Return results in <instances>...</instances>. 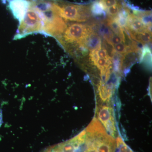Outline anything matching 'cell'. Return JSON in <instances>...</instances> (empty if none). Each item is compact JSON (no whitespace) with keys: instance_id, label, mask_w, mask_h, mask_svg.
I'll return each instance as SVG.
<instances>
[{"instance_id":"6da1fadb","label":"cell","mask_w":152,"mask_h":152,"mask_svg":"<svg viewBox=\"0 0 152 152\" xmlns=\"http://www.w3.org/2000/svg\"><path fill=\"white\" fill-rule=\"evenodd\" d=\"M115 138L94 118L86 129L77 136L41 152H121L120 142Z\"/></svg>"},{"instance_id":"7a4b0ae2","label":"cell","mask_w":152,"mask_h":152,"mask_svg":"<svg viewBox=\"0 0 152 152\" xmlns=\"http://www.w3.org/2000/svg\"><path fill=\"white\" fill-rule=\"evenodd\" d=\"M54 11L65 20L84 22L91 14V6L77 4L61 0H52Z\"/></svg>"},{"instance_id":"3957f363","label":"cell","mask_w":152,"mask_h":152,"mask_svg":"<svg viewBox=\"0 0 152 152\" xmlns=\"http://www.w3.org/2000/svg\"><path fill=\"white\" fill-rule=\"evenodd\" d=\"M43 26V21L40 14L31 2L24 17L19 23L14 39H20L33 34H42Z\"/></svg>"},{"instance_id":"277c9868","label":"cell","mask_w":152,"mask_h":152,"mask_svg":"<svg viewBox=\"0 0 152 152\" xmlns=\"http://www.w3.org/2000/svg\"><path fill=\"white\" fill-rule=\"evenodd\" d=\"M93 31L91 28L80 23H73L67 27L57 39L66 50L70 47L83 45L85 40Z\"/></svg>"},{"instance_id":"5b68a950","label":"cell","mask_w":152,"mask_h":152,"mask_svg":"<svg viewBox=\"0 0 152 152\" xmlns=\"http://www.w3.org/2000/svg\"><path fill=\"white\" fill-rule=\"evenodd\" d=\"M67 27L66 20L54 11L51 16L44 22L42 34L57 39L64 34Z\"/></svg>"},{"instance_id":"8992f818","label":"cell","mask_w":152,"mask_h":152,"mask_svg":"<svg viewBox=\"0 0 152 152\" xmlns=\"http://www.w3.org/2000/svg\"><path fill=\"white\" fill-rule=\"evenodd\" d=\"M96 113L98 118L107 132L109 134L116 137L117 132L112 108L109 105H100L97 107Z\"/></svg>"},{"instance_id":"52a82bcc","label":"cell","mask_w":152,"mask_h":152,"mask_svg":"<svg viewBox=\"0 0 152 152\" xmlns=\"http://www.w3.org/2000/svg\"><path fill=\"white\" fill-rule=\"evenodd\" d=\"M6 5L14 18L19 21L23 20L31 4L30 0H1Z\"/></svg>"},{"instance_id":"ba28073f","label":"cell","mask_w":152,"mask_h":152,"mask_svg":"<svg viewBox=\"0 0 152 152\" xmlns=\"http://www.w3.org/2000/svg\"><path fill=\"white\" fill-rule=\"evenodd\" d=\"M124 28L136 32H140L147 29L151 31L150 29L144 24L138 17L131 12L128 17L126 27Z\"/></svg>"},{"instance_id":"9c48e42d","label":"cell","mask_w":152,"mask_h":152,"mask_svg":"<svg viewBox=\"0 0 152 152\" xmlns=\"http://www.w3.org/2000/svg\"><path fill=\"white\" fill-rule=\"evenodd\" d=\"M125 29L127 30V32L129 33V34L133 40L141 44L149 43L151 41L152 34L150 30L147 29L140 32H136L127 29Z\"/></svg>"},{"instance_id":"30bf717a","label":"cell","mask_w":152,"mask_h":152,"mask_svg":"<svg viewBox=\"0 0 152 152\" xmlns=\"http://www.w3.org/2000/svg\"><path fill=\"white\" fill-rule=\"evenodd\" d=\"M139 50H128L121 58V64L122 68L130 66L137 61L139 57Z\"/></svg>"},{"instance_id":"8fae6325","label":"cell","mask_w":152,"mask_h":152,"mask_svg":"<svg viewBox=\"0 0 152 152\" xmlns=\"http://www.w3.org/2000/svg\"><path fill=\"white\" fill-rule=\"evenodd\" d=\"M97 92L101 102L104 103L110 102L112 95V88L110 86H108L100 81L98 86Z\"/></svg>"},{"instance_id":"7c38bea8","label":"cell","mask_w":152,"mask_h":152,"mask_svg":"<svg viewBox=\"0 0 152 152\" xmlns=\"http://www.w3.org/2000/svg\"><path fill=\"white\" fill-rule=\"evenodd\" d=\"M83 45L91 51L99 50L102 48L100 38L97 34L93 33V31L87 37Z\"/></svg>"},{"instance_id":"4fadbf2b","label":"cell","mask_w":152,"mask_h":152,"mask_svg":"<svg viewBox=\"0 0 152 152\" xmlns=\"http://www.w3.org/2000/svg\"><path fill=\"white\" fill-rule=\"evenodd\" d=\"M121 37L126 48L128 50H139V48L137 46V43L133 40L130 36L128 34L127 31H126L124 28H122L121 30Z\"/></svg>"},{"instance_id":"5bb4252c","label":"cell","mask_w":152,"mask_h":152,"mask_svg":"<svg viewBox=\"0 0 152 152\" xmlns=\"http://www.w3.org/2000/svg\"><path fill=\"white\" fill-rule=\"evenodd\" d=\"M106 24L115 33V34L121 37V30L122 28L119 26L113 18H109L106 21Z\"/></svg>"},{"instance_id":"9a60e30c","label":"cell","mask_w":152,"mask_h":152,"mask_svg":"<svg viewBox=\"0 0 152 152\" xmlns=\"http://www.w3.org/2000/svg\"><path fill=\"white\" fill-rule=\"evenodd\" d=\"M114 48L115 52L121 55H124L127 51V49L122 43H120L115 45Z\"/></svg>"},{"instance_id":"2e32d148","label":"cell","mask_w":152,"mask_h":152,"mask_svg":"<svg viewBox=\"0 0 152 152\" xmlns=\"http://www.w3.org/2000/svg\"><path fill=\"white\" fill-rule=\"evenodd\" d=\"M97 53L99 58L106 59H111L109 56L105 49L101 48L99 50H97Z\"/></svg>"},{"instance_id":"e0dca14e","label":"cell","mask_w":152,"mask_h":152,"mask_svg":"<svg viewBox=\"0 0 152 152\" xmlns=\"http://www.w3.org/2000/svg\"><path fill=\"white\" fill-rule=\"evenodd\" d=\"M123 40L121 37L118 35L114 34L111 38L110 42L113 45H116L122 42Z\"/></svg>"},{"instance_id":"ac0fdd59","label":"cell","mask_w":152,"mask_h":152,"mask_svg":"<svg viewBox=\"0 0 152 152\" xmlns=\"http://www.w3.org/2000/svg\"><path fill=\"white\" fill-rule=\"evenodd\" d=\"M3 123V112L1 109H0V127Z\"/></svg>"}]
</instances>
